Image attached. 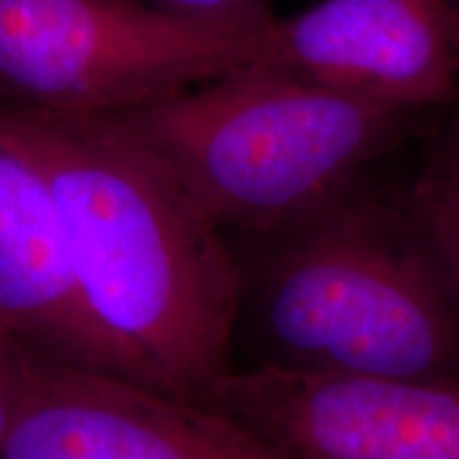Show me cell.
I'll return each mask as SVG.
<instances>
[{
	"instance_id": "1",
	"label": "cell",
	"mask_w": 459,
	"mask_h": 459,
	"mask_svg": "<svg viewBox=\"0 0 459 459\" xmlns=\"http://www.w3.org/2000/svg\"><path fill=\"white\" fill-rule=\"evenodd\" d=\"M0 130L48 181L91 317L156 389L196 404L234 370L240 274L226 234L105 119L0 102Z\"/></svg>"
},
{
	"instance_id": "3",
	"label": "cell",
	"mask_w": 459,
	"mask_h": 459,
	"mask_svg": "<svg viewBox=\"0 0 459 459\" xmlns=\"http://www.w3.org/2000/svg\"><path fill=\"white\" fill-rule=\"evenodd\" d=\"M419 117L279 68L245 66L100 119L156 160L226 237H238L277 228L364 179Z\"/></svg>"
},
{
	"instance_id": "11",
	"label": "cell",
	"mask_w": 459,
	"mask_h": 459,
	"mask_svg": "<svg viewBox=\"0 0 459 459\" xmlns=\"http://www.w3.org/2000/svg\"><path fill=\"white\" fill-rule=\"evenodd\" d=\"M162 13L220 24H257L273 17L268 0H130Z\"/></svg>"
},
{
	"instance_id": "8",
	"label": "cell",
	"mask_w": 459,
	"mask_h": 459,
	"mask_svg": "<svg viewBox=\"0 0 459 459\" xmlns=\"http://www.w3.org/2000/svg\"><path fill=\"white\" fill-rule=\"evenodd\" d=\"M0 321L49 358L156 389L145 370L91 317L68 262L48 181L3 130Z\"/></svg>"
},
{
	"instance_id": "6",
	"label": "cell",
	"mask_w": 459,
	"mask_h": 459,
	"mask_svg": "<svg viewBox=\"0 0 459 459\" xmlns=\"http://www.w3.org/2000/svg\"><path fill=\"white\" fill-rule=\"evenodd\" d=\"M3 459H294L220 412L28 349Z\"/></svg>"
},
{
	"instance_id": "4",
	"label": "cell",
	"mask_w": 459,
	"mask_h": 459,
	"mask_svg": "<svg viewBox=\"0 0 459 459\" xmlns=\"http://www.w3.org/2000/svg\"><path fill=\"white\" fill-rule=\"evenodd\" d=\"M266 22L189 20L130 0H0V102L68 117L130 111L249 66Z\"/></svg>"
},
{
	"instance_id": "2",
	"label": "cell",
	"mask_w": 459,
	"mask_h": 459,
	"mask_svg": "<svg viewBox=\"0 0 459 459\" xmlns=\"http://www.w3.org/2000/svg\"><path fill=\"white\" fill-rule=\"evenodd\" d=\"M238 238L254 368L459 385V307L402 200L359 179Z\"/></svg>"
},
{
	"instance_id": "10",
	"label": "cell",
	"mask_w": 459,
	"mask_h": 459,
	"mask_svg": "<svg viewBox=\"0 0 459 459\" xmlns=\"http://www.w3.org/2000/svg\"><path fill=\"white\" fill-rule=\"evenodd\" d=\"M28 349L30 344H26L0 321V459L7 449L24 395Z\"/></svg>"
},
{
	"instance_id": "7",
	"label": "cell",
	"mask_w": 459,
	"mask_h": 459,
	"mask_svg": "<svg viewBox=\"0 0 459 459\" xmlns=\"http://www.w3.org/2000/svg\"><path fill=\"white\" fill-rule=\"evenodd\" d=\"M249 66L423 115L459 99V41L445 0H315L260 26Z\"/></svg>"
},
{
	"instance_id": "12",
	"label": "cell",
	"mask_w": 459,
	"mask_h": 459,
	"mask_svg": "<svg viewBox=\"0 0 459 459\" xmlns=\"http://www.w3.org/2000/svg\"><path fill=\"white\" fill-rule=\"evenodd\" d=\"M445 4H446V9H449L453 28H455L457 41H459V0H445Z\"/></svg>"
},
{
	"instance_id": "5",
	"label": "cell",
	"mask_w": 459,
	"mask_h": 459,
	"mask_svg": "<svg viewBox=\"0 0 459 459\" xmlns=\"http://www.w3.org/2000/svg\"><path fill=\"white\" fill-rule=\"evenodd\" d=\"M294 459H459V385L249 368L196 402Z\"/></svg>"
},
{
	"instance_id": "9",
	"label": "cell",
	"mask_w": 459,
	"mask_h": 459,
	"mask_svg": "<svg viewBox=\"0 0 459 459\" xmlns=\"http://www.w3.org/2000/svg\"><path fill=\"white\" fill-rule=\"evenodd\" d=\"M453 105L400 200L459 307V99Z\"/></svg>"
}]
</instances>
